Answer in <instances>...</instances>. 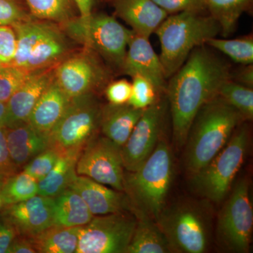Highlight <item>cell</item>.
I'll return each mask as SVG.
<instances>
[{
  "instance_id": "2e32d148",
  "label": "cell",
  "mask_w": 253,
  "mask_h": 253,
  "mask_svg": "<svg viewBox=\"0 0 253 253\" xmlns=\"http://www.w3.org/2000/svg\"><path fill=\"white\" fill-rule=\"evenodd\" d=\"M54 70L55 67L51 66L33 71L27 81L10 97L6 102V127L28 122L38 100L54 81Z\"/></svg>"
},
{
  "instance_id": "7bdbcfd3",
  "label": "cell",
  "mask_w": 253,
  "mask_h": 253,
  "mask_svg": "<svg viewBox=\"0 0 253 253\" xmlns=\"http://www.w3.org/2000/svg\"><path fill=\"white\" fill-rule=\"evenodd\" d=\"M231 79L242 85L253 88V64L242 65L235 74L231 73Z\"/></svg>"
},
{
  "instance_id": "5bb4252c",
  "label": "cell",
  "mask_w": 253,
  "mask_h": 253,
  "mask_svg": "<svg viewBox=\"0 0 253 253\" xmlns=\"http://www.w3.org/2000/svg\"><path fill=\"white\" fill-rule=\"evenodd\" d=\"M3 220L18 235L33 237L54 224V199L36 195L31 199L3 206Z\"/></svg>"
},
{
  "instance_id": "f546056e",
  "label": "cell",
  "mask_w": 253,
  "mask_h": 253,
  "mask_svg": "<svg viewBox=\"0 0 253 253\" xmlns=\"http://www.w3.org/2000/svg\"><path fill=\"white\" fill-rule=\"evenodd\" d=\"M38 194V181L23 171L6 178L0 189L3 206L22 202Z\"/></svg>"
},
{
  "instance_id": "8992f818",
  "label": "cell",
  "mask_w": 253,
  "mask_h": 253,
  "mask_svg": "<svg viewBox=\"0 0 253 253\" xmlns=\"http://www.w3.org/2000/svg\"><path fill=\"white\" fill-rule=\"evenodd\" d=\"M249 140V126L242 123L211 162L189 176L191 191L212 202L219 203L225 199L244 164Z\"/></svg>"
},
{
  "instance_id": "9c48e42d",
  "label": "cell",
  "mask_w": 253,
  "mask_h": 253,
  "mask_svg": "<svg viewBox=\"0 0 253 253\" xmlns=\"http://www.w3.org/2000/svg\"><path fill=\"white\" fill-rule=\"evenodd\" d=\"M253 226L250 181L243 178L236 183L218 215L216 227L218 245L228 252L249 253Z\"/></svg>"
},
{
  "instance_id": "ab89813d",
  "label": "cell",
  "mask_w": 253,
  "mask_h": 253,
  "mask_svg": "<svg viewBox=\"0 0 253 253\" xmlns=\"http://www.w3.org/2000/svg\"><path fill=\"white\" fill-rule=\"evenodd\" d=\"M19 172L12 162L6 142V126H0V177L6 179Z\"/></svg>"
},
{
  "instance_id": "4dcf8cb0",
  "label": "cell",
  "mask_w": 253,
  "mask_h": 253,
  "mask_svg": "<svg viewBox=\"0 0 253 253\" xmlns=\"http://www.w3.org/2000/svg\"><path fill=\"white\" fill-rule=\"evenodd\" d=\"M206 45L220 51L234 62L241 65L253 64V37L252 35L234 39L211 38Z\"/></svg>"
},
{
  "instance_id": "6da1fadb",
  "label": "cell",
  "mask_w": 253,
  "mask_h": 253,
  "mask_svg": "<svg viewBox=\"0 0 253 253\" xmlns=\"http://www.w3.org/2000/svg\"><path fill=\"white\" fill-rule=\"evenodd\" d=\"M231 78L230 65L206 44L193 50L169 78L166 93L176 148L185 144L190 126L201 108L217 96L221 85Z\"/></svg>"
},
{
  "instance_id": "ee69618b",
  "label": "cell",
  "mask_w": 253,
  "mask_h": 253,
  "mask_svg": "<svg viewBox=\"0 0 253 253\" xmlns=\"http://www.w3.org/2000/svg\"><path fill=\"white\" fill-rule=\"evenodd\" d=\"M96 1V0H75L79 13L78 18L82 22H86L90 17Z\"/></svg>"
},
{
  "instance_id": "7402d4cb",
  "label": "cell",
  "mask_w": 253,
  "mask_h": 253,
  "mask_svg": "<svg viewBox=\"0 0 253 253\" xmlns=\"http://www.w3.org/2000/svg\"><path fill=\"white\" fill-rule=\"evenodd\" d=\"M70 44L62 31L50 23L45 33L33 46L24 69L29 71L54 66L68 54Z\"/></svg>"
},
{
  "instance_id": "f1b7e54d",
  "label": "cell",
  "mask_w": 253,
  "mask_h": 253,
  "mask_svg": "<svg viewBox=\"0 0 253 253\" xmlns=\"http://www.w3.org/2000/svg\"><path fill=\"white\" fill-rule=\"evenodd\" d=\"M33 18L66 24L77 17L75 0H23ZM79 14V13H78Z\"/></svg>"
},
{
  "instance_id": "cb8c5ba5",
  "label": "cell",
  "mask_w": 253,
  "mask_h": 253,
  "mask_svg": "<svg viewBox=\"0 0 253 253\" xmlns=\"http://www.w3.org/2000/svg\"><path fill=\"white\" fill-rule=\"evenodd\" d=\"M54 199V224L68 227L81 226L94 217L83 198L71 188L64 190Z\"/></svg>"
},
{
  "instance_id": "30bf717a",
  "label": "cell",
  "mask_w": 253,
  "mask_h": 253,
  "mask_svg": "<svg viewBox=\"0 0 253 253\" xmlns=\"http://www.w3.org/2000/svg\"><path fill=\"white\" fill-rule=\"evenodd\" d=\"M135 226L127 211L96 215L80 226L76 253H126Z\"/></svg>"
},
{
  "instance_id": "7c38bea8",
  "label": "cell",
  "mask_w": 253,
  "mask_h": 253,
  "mask_svg": "<svg viewBox=\"0 0 253 253\" xmlns=\"http://www.w3.org/2000/svg\"><path fill=\"white\" fill-rule=\"evenodd\" d=\"M125 168L121 148L106 136H96L82 151L76 170L78 175L123 191Z\"/></svg>"
},
{
  "instance_id": "7a4b0ae2",
  "label": "cell",
  "mask_w": 253,
  "mask_h": 253,
  "mask_svg": "<svg viewBox=\"0 0 253 253\" xmlns=\"http://www.w3.org/2000/svg\"><path fill=\"white\" fill-rule=\"evenodd\" d=\"M237 110L217 95L199 110L184 144V166L189 176L207 166L244 122Z\"/></svg>"
},
{
  "instance_id": "f35d334b",
  "label": "cell",
  "mask_w": 253,
  "mask_h": 253,
  "mask_svg": "<svg viewBox=\"0 0 253 253\" xmlns=\"http://www.w3.org/2000/svg\"><path fill=\"white\" fill-rule=\"evenodd\" d=\"M16 49V35L11 26H0V59L9 64L14 58Z\"/></svg>"
},
{
  "instance_id": "7dc6e473",
  "label": "cell",
  "mask_w": 253,
  "mask_h": 253,
  "mask_svg": "<svg viewBox=\"0 0 253 253\" xmlns=\"http://www.w3.org/2000/svg\"><path fill=\"white\" fill-rule=\"evenodd\" d=\"M2 206H3L2 199H1V196H0V208L2 207Z\"/></svg>"
},
{
  "instance_id": "ffe728a7",
  "label": "cell",
  "mask_w": 253,
  "mask_h": 253,
  "mask_svg": "<svg viewBox=\"0 0 253 253\" xmlns=\"http://www.w3.org/2000/svg\"><path fill=\"white\" fill-rule=\"evenodd\" d=\"M71 100L54 79L38 100L28 123L49 134L66 112Z\"/></svg>"
},
{
  "instance_id": "9a60e30c",
  "label": "cell",
  "mask_w": 253,
  "mask_h": 253,
  "mask_svg": "<svg viewBox=\"0 0 253 253\" xmlns=\"http://www.w3.org/2000/svg\"><path fill=\"white\" fill-rule=\"evenodd\" d=\"M121 71L126 76H139L154 84L160 94L166 93L168 80L165 76L159 55L151 45L149 38L133 31Z\"/></svg>"
},
{
  "instance_id": "1f68e13d",
  "label": "cell",
  "mask_w": 253,
  "mask_h": 253,
  "mask_svg": "<svg viewBox=\"0 0 253 253\" xmlns=\"http://www.w3.org/2000/svg\"><path fill=\"white\" fill-rule=\"evenodd\" d=\"M218 95L237 110L244 121H253V88L229 79L221 85Z\"/></svg>"
},
{
  "instance_id": "603a6c76",
  "label": "cell",
  "mask_w": 253,
  "mask_h": 253,
  "mask_svg": "<svg viewBox=\"0 0 253 253\" xmlns=\"http://www.w3.org/2000/svg\"><path fill=\"white\" fill-rule=\"evenodd\" d=\"M136 226L126 253H172L166 236L156 220L139 210L132 209Z\"/></svg>"
},
{
  "instance_id": "d6a6232c",
  "label": "cell",
  "mask_w": 253,
  "mask_h": 253,
  "mask_svg": "<svg viewBox=\"0 0 253 253\" xmlns=\"http://www.w3.org/2000/svg\"><path fill=\"white\" fill-rule=\"evenodd\" d=\"M33 71L9 64L0 66V102L6 103Z\"/></svg>"
},
{
  "instance_id": "d6986e66",
  "label": "cell",
  "mask_w": 253,
  "mask_h": 253,
  "mask_svg": "<svg viewBox=\"0 0 253 253\" xmlns=\"http://www.w3.org/2000/svg\"><path fill=\"white\" fill-rule=\"evenodd\" d=\"M6 136L10 156L18 171L49 146V134L28 123L6 127Z\"/></svg>"
},
{
  "instance_id": "60d3db41",
  "label": "cell",
  "mask_w": 253,
  "mask_h": 253,
  "mask_svg": "<svg viewBox=\"0 0 253 253\" xmlns=\"http://www.w3.org/2000/svg\"><path fill=\"white\" fill-rule=\"evenodd\" d=\"M18 234L12 226L3 220L0 222V253H7Z\"/></svg>"
},
{
  "instance_id": "ac0fdd59",
  "label": "cell",
  "mask_w": 253,
  "mask_h": 253,
  "mask_svg": "<svg viewBox=\"0 0 253 253\" xmlns=\"http://www.w3.org/2000/svg\"><path fill=\"white\" fill-rule=\"evenodd\" d=\"M115 13L136 34L150 38L168 17L153 0H110Z\"/></svg>"
},
{
  "instance_id": "44dd1931",
  "label": "cell",
  "mask_w": 253,
  "mask_h": 253,
  "mask_svg": "<svg viewBox=\"0 0 253 253\" xmlns=\"http://www.w3.org/2000/svg\"><path fill=\"white\" fill-rule=\"evenodd\" d=\"M143 111L128 104L106 105L101 109L100 129L104 136L121 148L130 136Z\"/></svg>"
},
{
  "instance_id": "277c9868",
  "label": "cell",
  "mask_w": 253,
  "mask_h": 253,
  "mask_svg": "<svg viewBox=\"0 0 253 253\" xmlns=\"http://www.w3.org/2000/svg\"><path fill=\"white\" fill-rule=\"evenodd\" d=\"M173 173L172 151L166 141L159 140L152 154L139 169L125 172L123 191L132 209L139 210L156 219L166 206Z\"/></svg>"
},
{
  "instance_id": "8d00e7d4",
  "label": "cell",
  "mask_w": 253,
  "mask_h": 253,
  "mask_svg": "<svg viewBox=\"0 0 253 253\" xmlns=\"http://www.w3.org/2000/svg\"><path fill=\"white\" fill-rule=\"evenodd\" d=\"M168 15L184 11H206L204 0H153Z\"/></svg>"
},
{
  "instance_id": "52a82bcc",
  "label": "cell",
  "mask_w": 253,
  "mask_h": 253,
  "mask_svg": "<svg viewBox=\"0 0 253 253\" xmlns=\"http://www.w3.org/2000/svg\"><path fill=\"white\" fill-rule=\"evenodd\" d=\"M101 109L94 94L71 99L62 118L49 134V146L59 156H80L100 130Z\"/></svg>"
},
{
  "instance_id": "5b68a950",
  "label": "cell",
  "mask_w": 253,
  "mask_h": 253,
  "mask_svg": "<svg viewBox=\"0 0 253 253\" xmlns=\"http://www.w3.org/2000/svg\"><path fill=\"white\" fill-rule=\"evenodd\" d=\"M172 253H204L212 232L211 209L205 202L183 200L165 206L155 219Z\"/></svg>"
},
{
  "instance_id": "b9f144b4",
  "label": "cell",
  "mask_w": 253,
  "mask_h": 253,
  "mask_svg": "<svg viewBox=\"0 0 253 253\" xmlns=\"http://www.w3.org/2000/svg\"><path fill=\"white\" fill-rule=\"evenodd\" d=\"M35 249L31 238L17 235L10 246L7 253H35Z\"/></svg>"
},
{
  "instance_id": "d590c367",
  "label": "cell",
  "mask_w": 253,
  "mask_h": 253,
  "mask_svg": "<svg viewBox=\"0 0 253 253\" xmlns=\"http://www.w3.org/2000/svg\"><path fill=\"white\" fill-rule=\"evenodd\" d=\"M28 10L20 0H0V26H11L31 19Z\"/></svg>"
},
{
  "instance_id": "3957f363",
  "label": "cell",
  "mask_w": 253,
  "mask_h": 253,
  "mask_svg": "<svg viewBox=\"0 0 253 253\" xmlns=\"http://www.w3.org/2000/svg\"><path fill=\"white\" fill-rule=\"evenodd\" d=\"M161 44L160 60L168 80L181 67L193 50L221 33L219 23L201 11L168 15L156 30Z\"/></svg>"
},
{
  "instance_id": "83f0119b",
  "label": "cell",
  "mask_w": 253,
  "mask_h": 253,
  "mask_svg": "<svg viewBox=\"0 0 253 253\" xmlns=\"http://www.w3.org/2000/svg\"><path fill=\"white\" fill-rule=\"evenodd\" d=\"M206 11L221 28V34L228 37L235 31L245 11L251 7L252 0H204Z\"/></svg>"
},
{
  "instance_id": "d4e9b609",
  "label": "cell",
  "mask_w": 253,
  "mask_h": 253,
  "mask_svg": "<svg viewBox=\"0 0 253 253\" xmlns=\"http://www.w3.org/2000/svg\"><path fill=\"white\" fill-rule=\"evenodd\" d=\"M80 226H68L53 224L31 238L37 253H76Z\"/></svg>"
},
{
  "instance_id": "f6af8a7d",
  "label": "cell",
  "mask_w": 253,
  "mask_h": 253,
  "mask_svg": "<svg viewBox=\"0 0 253 253\" xmlns=\"http://www.w3.org/2000/svg\"><path fill=\"white\" fill-rule=\"evenodd\" d=\"M6 113V103L0 102V126H4Z\"/></svg>"
},
{
  "instance_id": "4fadbf2b",
  "label": "cell",
  "mask_w": 253,
  "mask_h": 253,
  "mask_svg": "<svg viewBox=\"0 0 253 253\" xmlns=\"http://www.w3.org/2000/svg\"><path fill=\"white\" fill-rule=\"evenodd\" d=\"M168 105L167 101L159 98L145 109L121 147L123 166L127 172L139 169L157 146Z\"/></svg>"
},
{
  "instance_id": "484cf974",
  "label": "cell",
  "mask_w": 253,
  "mask_h": 253,
  "mask_svg": "<svg viewBox=\"0 0 253 253\" xmlns=\"http://www.w3.org/2000/svg\"><path fill=\"white\" fill-rule=\"evenodd\" d=\"M78 156H60L51 171L38 181V195L54 198L70 187L77 175Z\"/></svg>"
},
{
  "instance_id": "ba28073f",
  "label": "cell",
  "mask_w": 253,
  "mask_h": 253,
  "mask_svg": "<svg viewBox=\"0 0 253 253\" xmlns=\"http://www.w3.org/2000/svg\"><path fill=\"white\" fill-rule=\"evenodd\" d=\"M68 35L84 44L111 67L122 69L133 31L110 15L91 14L88 21L78 17L66 23Z\"/></svg>"
},
{
  "instance_id": "c3c4849f",
  "label": "cell",
  "mask_w": 253,
  "mask_h": 253,
  "mask_svg": "<svg viewBox=\"0 0 253 253\" xmlns=\"http://www.w3.org/2000/svg\"><path fill=\"white\" fill-rule=\"evenodd\" d=\"M4 63L2 62V61H1V59H0V66H3Z\"/></svg>"
},
{
  "instance_id": "836d02e7",
  "label": "cell",
  "mask_w": 253,
  "mask_h": 253,
  "mask_svg": "<svg viewBox=\"0 0 253 253\" xmlns=\"http://www.w3.org/2000/svg\"><path fill=\"white\" fill-rule=\"evenodd\" d=\"M131 79V94L128 104L135 109L144 110L159 99L161 94L151 82L139 76Z\"/></svg>"
},
{
  "instance_id": "e0dca14e",
  "label": "cell",
  "mask_w": 253,
  "mask_h": 253,
  "mask_svg": "<svg viewBox=\"0 0 253 253\" xmlns=\"http://www.w3.org/2000/svg\"><path fill=\"white\" fill-rule=\"evenodd\" d=\"M69 188L79 194L94 216L131 212L132 206L126 193L109 189L87 176L77 174Z\"/></svg>"
},
{
  "instance_id": "8fae6325",
  "label": "cell",
  "mask_w": 253,
  "mask_h": 253,
  "mask_svg": "<svg viewBox=\"0 0 253 253\" xmlns=\"http://www.w3.org/2000/svg\"><path fill=\"white\" fill-rule=\"evenodd\" d=\"M55 81L70 99L94 94L109 81V70L97 54L86 49L58 63Z\"/></svg>"
},
{
  "instance_id": "74e56055",
  "label": "cell",
  "mask_w": 253,
  "mask_h": 253,
  "mask_svg": "<svg viewBox=\"0 0 253 253\" xmlns=\"http://www.w3.org/2000/svg\"><path fill=\"white\" fill-rule=\"evenodd\" d=\"M105 94L109 104H128L131 94V83L125 79L113 81L106 86Z\"/></svg>"
},
{
  "instance_id": "4316f807",
  "label": "cell",
  "mask_w": 253,
  "mask_h": 253,
  "mask_svg": "<svg viewBox=\"0 0 253 253\" xmlns=\"http://www.w3.org/2000/svg\"><path fill=\"white\" fill-rule=\"evenodd\" d=\"M50 23L33 18L11 26L16 35V49L9 65L24 68L33 46L45 33Z\"/></svg>"
},
{
  "instance_id": "e575fe53",
  "label": "cell",
  "mask_w": 253,
  "mask_h": 253,
  "mask_svg": "<svg viewBox=\"0 0 253 253\" xmlns=\"http://www.w3.org/2000/svg\"><path fill=\"white\" fill-rule=\"evenodd\" d=\"M59 156L54 149L49 146L28 162L23 168L22 171L36 180L41 181L51 171Z\"/></svg>"
},
{
  "instance_id": "bcb514c9",
  "label": "cell",
  "mask_w": 253,
  "mask_h": 253,
  "mask_svg": "<svg viewBox=\"0 0 253 253\" xmlns=\"http://www.w3.org/2000/svg\"><path fill=\"white\" fill-rule=\"evenodd\" d=\"M4 181L5 179L0 177V189H1V186H2L3 184H4Z\"/></svg>"
}]
</instances>
